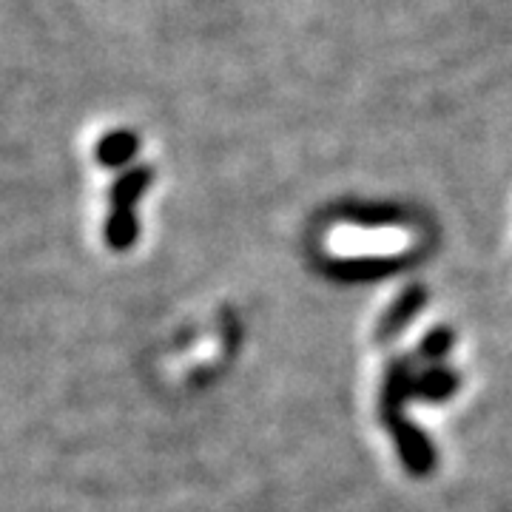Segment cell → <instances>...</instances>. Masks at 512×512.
I'll use <instances>...</instances> for the list:
<instances>
[{
  "mask_svg": "<svg viewBox=\"0 0 512 512\" xmlns=\"http://www.w3.org/2000/svg\"><path fill=\"white\" fill-rule=\"evenodd\" d=\"M151 183L148 168H131L117 183L111 185V211L106 222V242L117 251H126L137 237V217H134V202Z\"/></svg>",
  "mask_w": 512,
  "mask_h": 512,
  "instance_id": "1",
  "label": "cell"
},
{
  "mask_svg": "<svg viewBox=\"0 0 512 512\" xmlns=\"http://www.w3.org/2000/svg\"><path fill=\"white\" fill-rule=\"evenodd\" d=\"M134 151H137V140H134L131 131H111L97 143L94 157H97V163L106 165V168H117V165L128 163L134 157Z\"/></svg>",
  "mask_w": 512,
  "mask_h": 512,
  "instance_id": "2",
  "label": "cell"
}]
</instances>
